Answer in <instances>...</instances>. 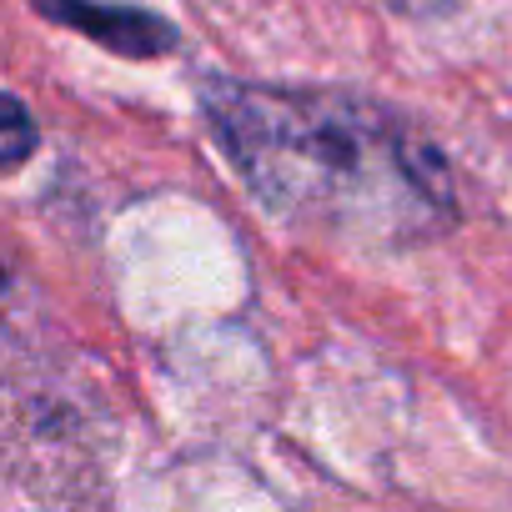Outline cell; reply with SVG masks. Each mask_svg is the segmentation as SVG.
<instances>
[{
  "mask_svg": "<svg viewBox=\"0 0 512 512\" xmlns=\"http://www.w3.org/2000/svg\"><path fill=\"white\" fill-rule=\"evenodd\" d=\"M201 111L236 176L287 221L387 241L437 236L457 221L447 156L382 101L206 81Z\"/></svg>",
  "mask_w": 512,
  "mask_h": 512,
  "instance_id": "6da1fadb",
  "label": "cell"
},
{
  "mask_svg": "<svg viewBox=\"0 0 512 512\" xmlns=\"http://www.w3.org/2000/svg\"><path fill=\"white\" fill-rule=\"evenodd\" d=\"M31 11L66 26V31H81L86 41H96L116 56H131V61H151V56L176 51V26L151 16V11L96 6V0H31Z\"/></svg>",
  "mask_w": 512,
  "mask_h": 512,
  "instance_id": "7a4b0ae2",
  "label": "cell"
},
{
  "mask_svg": "<svg viewBox=\"0 0 512 512\" xmlns=\"http://www.w3.org/2000/svg\"><path fill=\"white\" fill-rule=\"evenodd\" d=\"M31 146H36V126H31L26 106L16 96H6V141H0V156H6V166L16 171L31 156Z\"/></svg>",
  "mask_w": 512,
  "mask_h": 512,
  "instance_id": "3957f363",
  "label": "cell"
},
{
  "mask_svg": "<svg viewBox=\"0 0 512 512\" xmlns=\"http://www.w3.org/2000/svg\"><path fill=\"white\" fill-rule=\"evenodd\" d=\"M382 6L397 11V16H407V21H437V16L452 11V0H382Z\"/></svg>",
  "mask_w": 512,
  "mask_h": 512,
  "instance_id": "277c9868",
  "label": "cell"
}]
</instances>
